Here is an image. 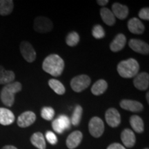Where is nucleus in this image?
<instances>
[{
	"mask_svg": "<svg viewBox=\"0 0 149 149\" xmlns=\"http://www.w3.org/2000/svg\"><path fill=\"white\" fill-rule=\"evenodd\" d=\"M42 68L46 72L53 77H59L64 71V61L57 54H51L44 59Z\"/></svg>",
	"mask_w": 149,
	"mask_h": 149,
	"instance_id": "f257e3e1",
	"label": "nucleus"
},
{
	"mask_svg": "<svg viewBox=\"0 0 149 149\" xmlns=\"http://www.w3.org/2000/svg\"><path fill=\"white\" fill-rule=\"evenodd\" d=\"M117 70L122 77H135L139 72V64L135 59L129 58L120 61L117 64Z\"/></svg>",
	"mask_w": 149,
	"mask_h": 149,
	"instance_id": "f03ea898",
	"label": "nucleus"
},
{
	"mask_svg": "<svg viewBox=\"0 0 149 149\" xmlns=\"http://www.w3.org/2000/svg\"><path fill=\"white\" fill-rule=\"evenodd\" d=\"M22 85L19 81H15L3 86L0 94L1 102L5 106L11 107L15 102V95L22 91Z\"/></svg>",
	"mask_w": 149,
	"mask_h": 149,
	"instance_id": "7ed1b4c3",
	"label": "nucleus"
},
{
	"mask_svg": "<svg viewBox=\"0 0 149 149\" xmlns=\"http://www.w3.org/2000/svg\"><path fill=\"white\" fill-rule=\"evenodd\" d=\"M91 79L86 74H79L73 77L70 81L71 88L76 93L82 92L90 86Z\"/></svg>",
	"mask_w": 149,
	"mask_h": 149,
	"instance_id": "20e7f679",
	"label": "nucleus"
},
{
	"mask_svg": "<svg viewBox=\"0 0 149 149\" xmlns=\"http://www.w3.org/2000/svg\"><path fill=\"white\" fill-rule=\"evenodd\" d=\"M33 27L37 33H46L53 30V24L50 19L43 16H39L35 19Z\"/></svg>",
	"mask_w": 149,
	"mask_h": 149,
	"instance_id": "39448f33",
	"label": "nucleus"
},
{
	"mask_svg": "<svg viewBox=\"0 0 149 149\" xmlns=\"http://www.w3.org/2000/svg\"><path fill=\"white\" fill-rule=\"evenodd\" d=\"M89 133L93 137H100L104 131V124L101 118L98 117H93L91 119L88 124Z\"/></svg>",
	"mask_w": 149,
	"mask_h": 149,
	"instance_id": "423d86ee",
	"label": "nucleus"
},
{
	"mask_svg": "<svg viewBox=\"0 0 149 149\" xmlns=\"http://www.w3.org/2000/svg\"><path fill=\"white\" fill-rule=\"evenodd\" d=\"M19 48L22 57L26 61L31 63L35 60L37 54L32 44H30L27 41H23L20 44Z\"/></svg>",
	"mask_w": 149,
	"mask_h": 149,
	"instance_id": "0eeeda50",
	"label": "nucleus"
},
{
	"mask_svg": "<svg viewBox=\"0 0 149 149\" xmlns=\"http://www.w3.org/2000/svg\"><path fill=\"white\" fill-rule=\"evenodd\" d=\"M106 122L111 127H117L121 123V116L119 111L115 108H110L106 112Z\"/></svg>",
	"mask_w": 149,
	"mask_h": 149,
	"instance_id": "6e6552de",
	"label": "nucleus"
},
{
	"mask_svg": "<svg viewBox=\"0 0 149 149\" xmlns=\"http://www.w3.org/2000/svg\"><path fill=\"white\" fill-rule=\"evenodd\" d=\"M128 46L133 51L142 55H148L149 46L144 41L137 40V39H131L128 42Z\"/></svg>",
	"mask_w": 149,
	"mask_h": 149,
	"instance_id": "1a4fd4ad",
	"label": "nucleus"
},
{
	"mask_svg": "<svg viewBox=\"0 0 149 149\" xmlns=\"http://www.w3.org/2000/svg\"><path fill=\"white\" fill-rule=\"evenodd\" d=\"M36 120V115L32 111H26L22 113L17 119V125L21 128H26L32 125Z\"/></svg>",
	"mask_w": 149,
	"mask_h": 149,
	"instance_id": "9d476101",
	"label": "nucleus"
},
{
	"mask_svg": "<svg viewBox=\"0 0 149 149\" xmlns=\"http://www.w3.org/2000/svg\"><path fill=\"white\" fill-rule=\"evenodd\" d=\"M135 87L139 91H146L149 86V75L147 72L137 74L133 79Z\"/></svg>",
	"mask_w": 149,
	"mask_h": 149,
	"instance_id": "9b49d317",
	"label": "nucleus"
},
{
	"mask_svg": "<svg viewBox=\"0 0 149 149\" xmlns=\"http://www.w3.org/2000/svg\"><path fill=\"white\" fill-rule=\"evenodd\" d=\"M122 109L131 112H140L144 109V106L141 102L130 100H123L120 102Z\"/></svg>",
	"mask_w": 149,
	"mask_h": 149,
	"instance_id": "f8f14e48",
	"label": "nucleus"
},
{
	"mask_svg": "<svg viewBox=\"0 0 149 149\" xmlns=\"http://www.w3.org/2000/svg\"><path fill=\"white\" fill-rule=\"evenodd\" d=\"M83 138L81 132L79 130L72 132L70 133L66 139V146L69 149H74L79 146Z\"/></svg>",
	"mask_w": 149,
	"mask_h": 149,
	"instance_id": "ddd939ff",
	"label": "nucleus"
},
{
	"mask_svg": "<svg viewBox=\"0 0 149 149\" xmlns=\"http://www.w3.org/2000/svg\"><path fill=\"white\" fill-rule=\"evenodd\" d=\"M128 29L130 33L136 35H141L144 32L145 27L139 19L133 17L128 22Z\"/></svg>",
	"mask_w": 149,
	"mask_h": 149,
	"instance_id": "4468645a",
	"label": "nucleus"
},
{
	"mask_svg": "<svg viewBox=\"0 0 149 149\" xmlns=\"http://www.w3.org/2000/svg\"><path fill=\"white\" fill-rule=\"evenodd\" d=\"M112 13L114 15L115 18L119 19H125L129 13L128 8L125 5H122L119 3H115L112 5Z\"/></svg>",
	"mask_w": 149,
	"mask_h": 149,
	"instance_id": "2eb2a0df",
	"label": "nucleus"
},
{
	"mask_svg": "<svg viewBox=\"0 0 149 149\" xmlns=\"http://www.w3.org/2000/svg\"><path fill=\"white\" fill-rule=\"evenodd\" d=\"M121 139L124 146L128 148H132L136 142V137L133 130L126 128L121 133Z\"/></svg>",
	"mask_w": 149,
	"mask_h": 149,
	"instance_id": "dca6fc26",
	"label": "nucleus"
},
{
	"mask_svg": "<svg viewBox=\"0 0 149 149\" xmlns=\"http://www.w3.org/2000/svg\"><path fill=\"white\" fill-rule=\"evenodd\" d=\"M15 120V117L10 110L6 108H0V124L3 126L12 124Z\"/></svg>",
	"mask_w": 149,
	"mask_h": 149,
	"instance_id": "f3484780",
	"label": "nucleus"
},
{
	"mask_svg": "<svg viewBox=\"0 0 149 149\" xmlns=\"http://www.w3.org/2000/svg\"><path fill=\"white\" fill-rule=\"evenodd\" d=\"M126 43V36L124 34L120 33V34L117 35L114 40L112 41L111 44H110V48H111V51L114 52V53L119 52L122 51L123 48H124Z\"/></svg>",
	"mask_w": 149,
	"mask_h": 149,
	"instance_id": "a211bd4d",
	"label": "nucleus"
},
{
	"mask_svg": "<svg viewBox=\"0 0 149 149\" xmlns=\"http://www.w3.org/2000/svg\"><path fill=\"white\" fill-rule=\"evenodd\" d=\"M15 74L12 70H6L0 65V84L6 85L13 82Z\"/></svg>",
	"mask_w": 149,
	"mask_h": 149,
	"instance_id": "6ab92c4d",
	"label": "nucleus"
},
{
	"mask_svg": "<svg viewBox=\"0 0 149 149\" xmlns=\"http://www.w3.org/2000/svg\"><path fill=\"white\" fill-rule=\"evenodd\" d=\"M100 16L102 19L108 26H113L116 22V18L112 11L107 8H102L100 10Z\"/></svg>",
	"mask_w": 149,
	"mask_h": 149,
	"instance_id": "aec40b11",
	"label": "nucleus"
},
{
	"mask_svg": "<svg viewBox=\"0 0 149 149\" xmlns=\"http://www.w3.org/2000/svg\"><path fill=\"white\" fill-rule=\"evenodd\" d=\"M129 122L131 127L133 128V129L135 130L136 133H143V131L144 130V124L142 119L140 117L136 115H132L130 117Z\"/></svg>",
	"mask_w": 149,
	"mask_h": 149,
	"instance_id": "412c9836",
	"label": "nucleus"
},
{
	"mask_svg": "<svg viewBox=\"0 0 149 149\" xmlns=\"http://www.w3.org/2000/svg\"><path fill=\"white\" fill-rule=\"evenodd\" d=\"M31 141L33 146L39 149L46 148V141L44 135L40 132H37L33 134L31 137Z\"/></svg>",
	"mask_w": 149,
	"mask_h": 149,
	"instance_id": "4be33fe9",
	"label": "nucleus"
},
{
	"mask_svg": "<svg viewBox=\"0 0 149 149\" xmlns=\"http://www.w3.org/2000/svg\"><path fill=\"white\" fill-rule=\"evenodd\" d=\"M108 88V84L104 79H99L93 85L91 88V92L95 95H100Z\"/></svg>",
	"mask_w": 149,
	"mask_h": 149,
	"instance_id": "5701e85b",
	"label": "nucleus"
},
{
	"mask_svg": "<svg viewBox=\"0 0 149 149\" xmlns=\"http://www.w3.org/2000/svg\"><path fill=\"white\" fill-rule=\"evenodd\" d=\"M14 3L12 0H0V15L6 16L13 10Z\"/></svg>",
	"mask_w": 149,
	"mask_h": 149,
	"instance_id": "b1692460",
	"label": "nucleus"
},
{
	"mask_svg": "<svg viewBox=\"0 0 149 149\" xmlns=\"http://www.w3.org/2000/svg\"><path fill=\"white\" fill-rule=\"evenodd\" d=\"M48 85L51 89L55 91V93L58 95H64L66 92L64 86L59 80L55 79H51L48 81Z\"/></svg>",
	"mask_w": 149,
	"mask_h": 149,
	"instance_id": "393cba45",
	"label": "nucleus"
},
{
	"mask_svg": "<svg viewBox=\"0 0 149 149\" xmlns=\"http://www.w3.org/2000/svg\"><path fill=\"white\" fill-rule=\"evenodd\" d=\"M83 109L82 107L80 105H77L74 107L73 113H72L70 122L72 123V125L78 126L81 121V116H82Z\"/></svg>",
	"mask_w": 149,
	"mask_h": 149,
	"instance_id": "a878e982",
	"label": "nucleus"
},
{
	"mask_svg": "<svg viewBox=\"0 0 149 149\" xmlns=\"http://www.w3.org/2000/svg\"><path fill=\"white\" fill-rule=\"evenodd\" d=\"M79 42V35L77 32H72L70 33L69 34L67 35L66 39V42L67 45L73 47L75 46Z\"/></svg>",
	"mask_w": 149,
	"mask_h": 149,
	"instance_id": "bb28decb",
	"label": "nucleus"
},
{
	"mask_svg": "<svg viewBox=\"0 0 149 149\" xmlns=\"http://www.w3.org/2000/svg\"><path fill=\"white\" fill-rule=\"evenodd\" d=\"M55 115V111L51 107H44L41 111V116L44 120L50 121L53 120Z\"/></svg>",
	"mask_w": 149,
	"mask_h": 149,
	"instance_id": "cd10ccee",
	"label": "nucleus"
},
{
	"mask_svg": "<svg viewBox=\"0 0 149 149\" xmlns=\"http://www.w3.org/2000/svg\"><path fill=\"white\" fill-rule=\"evenodd\" d=\"M92 35L95 39H102L105 37V31L101 25L97 24L93 28Z\"/></svg>",
	"mask_w": 149,
	"mask_h": 149,
	"instance_id": "c85d7f7f",
	"label": "nucleus"
},
{
	"mask_svg": "<svg viewBox=\"0 0 149 149\" xmlns=\"http://www.w3.org/2000/svg\"><path fill=\"white\" fill-rule=\"evenodd\" d=\"M57 119L64 130L69 129L70 128V123L71 122H70V120L68 116L65 115H61Z\"/></svg>",
	"mask_w": 149,
	"mask_h": 149,
	"instance_id": "c756f323",
	"label": "nucleus"
},
{
	"mask_svg": "<svg viewBox=\"0 0 149 149\" xmlns=\"http://www.w3.org/2000/svg\"><path fill=\"white\" fill-rule=\"evenodd\" d=\"M46 139L51 144L55 145L57 143V137L52 131H47L46 133Z\"/></svg>",
	"mask_w": 149,
	"mask_h": 149,
	"instance_id": "7c9ffc66",
	"label": "nucleus"
},
{
	"mask_svg": "<svg viewBox=\"0 0 149 149\" xmlns=\"http://www.w3.org/2000/svg\"><path fill=\"white\" fill-rule=\"evenodd\" d=\"M52 127H53V130H55L56 133L59 134H61L64 131V129L61 126V124H59L57 119H55V120L53 121V122H52Z\"/></svg>",
	"mask_w": 149,
	"mask_h": 149,
	"instance_id": "2f4dec72",
	"label": "nucleus"
},
{
	"mask_svg": "<svg viewBox=\"0 0 149 149\" xmlns=\"http://www.w3.org/2000/svg\"><path fill=\"white\" fill-rule=\"evenodd\" d=\"M139 17L141 18V19L144 20H149V9L148 8H144L141 9L139 12Z\"/></svg>",
	"mask_w": 149,
	"mask_h": 149,
	"instance_id": "473e14b6",
	"label": "nucleus"
},
{
	"mask_svg": "<svg viewBox=\"0 0 149 149\" xmlns=\"http://www.w3.org/2000/svg\"><path fill=\"white\" fill-rule=\"evenodd\" d=\"M107 149H126V148L119 143H113L108 146Z\"/></svg>",
	"mask_w": 149,
	"mask_h": 149,
	"instance_id": "72a5a7b5",
	"label": "nucleus"
},
{
	"mask_svg": "<svg viewBox=\"0 0 149 149\" xmlns=\"http://www.w3.org/2000/svg\"><path fill=\"white\" fill-rule=\"evenodd\" d=\"M97 3H98L100 6H106L107 4L108 3H109V1L108 0H98V1H97Z\"/></svg>",
	"mask_w": 149,
	"mask_h": 149,
	"instance_id": "f704fd0d",
	"label": "nucleus"
},
{
	"mask_svg": "<svg viewBox=\"0 0 149 149\" xmlns=\"http://www.w3.org/2000/svg\"><path fill=\"white\" fill-rule=\"evenodd\" d=\"M2 149H17L15 146H10V145H8V146H3Z\"/></svg>",
	"mask_w": 149,
	"mask_h": 149,
	"instance_id": "c9c22d12",
	"label": "nucleus"
},
{
	"mask_svg": "<svg viewBox=\"0 0 149 149\" xmlns=\"http://www.w3.org/2000/svg\"><path fill=\"white\" fill-rule=\"evenodd\" d=\"M148 97H149V93L148 92L146 93V100H147V102H148V104H149V98H148Z\"/></svg>",
	"mask_w": 149,
	"mask_h": 149,
	"instance_id": "e433bc0d",
	"label": "nucleus"
},
{
	"mask_svg": "<svg viewBox=\"0 0 149 149\" xmlns=\"http://www.w3.org/2000/svg\"><path fill=\"white\" fill-rule=\"evenodd\" d=\"M145 149H148V148H145Z\"/></svg>",
	"mask_w": 149,
	"mask_h": 149,
	"instance_id": "4c0bfd02",
	"label": "nucleus"
}]
</instances>
